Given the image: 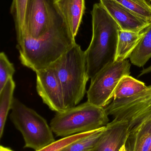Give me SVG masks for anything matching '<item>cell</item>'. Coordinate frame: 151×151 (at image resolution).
<instances>
[{
    "mask_svg": "<svg viewBox=\"0 0 151 151\" xmlns=\"http://www.w3.org/2000/svg\"><path fill=\"white\" fill-rule=\"evenodd\" d=\"M75 38L57 12L52 25L42 37L17 39L20 61L35 72L48 68L76 43Z\"/></svg>",
    "mask_w": 151,
    "mask_h": 151,
    "instance_id": "cell-1",
    "label": "cell"
},
{
    "mask_svg": "<svg viewBox=\"0 0 151 151\" xmlns=\"http://www.w3.org/2000/svg\"><path fill=\"white\" fill-rule=\"evenodd\" d=\"M91 16L92 39L85 51L88 74L90 79L115 61L121 30L117 22L100 3L94 4Z\"/></svg>",
    "mask_w": 151,
    "mask_h": 151,
    "instance_id": "cell-2",
    "label": "cell"
},
{
    "mask_svg": "<svg viewBox=\"0 0 151 151\" xmlns=\"http://www.w3.org/2000/svg\"><path fill=\"white\" fill-rule=\"evenodd\" d=\"M49 66L62 85L66 109L77 106L86 94L90 79L85 51L76 43Z\"/></svg>",
    "mask_w": 151,
    "mask_h": 151,
    "instance_id": "cell-3",
    "label": "cell"
},
{
    "mask_svg": "<svg viewBox=\"0 0 151 151\" xmlns=\"http://www.w3.org/2000/svg\"><path fill=\"white\" fill-rule=\"evenodd\" d=\"M104 107L88 101L56 113L51 121V130L57 136L66 137L98 129L109 123Z\"/></svg>",
    "mask_w": 151,
    "mask_h": 151,
    "instance_id": "cell-4",
    "label": "cell"
},
{
    "mask_svg": "<svg viewBox=\"0 0 151 151\" xmlns=\"http://www.w3.org/2000/svg\"><path fill=\"white\" fill-rule=\"evenodd\" d=\"M11 110L10 119L22 134L25 148L38 151L55 142L50 126L35 111L15 98Z\"/></svg>",
    "mask_w": 151,
    "mask_h": 151,
    "instance_id": "cell-5",
    "label": "cell"
},
{
    "mask_svg": "<svg viewBox=\"0 0 151 151\" xmlns=\"http://www.w3.org/2000/svg\"><path fill=\"white\" fill-rule=\"evenodd\" d=\"M131 65L128 60L114 62L104 67L93 78L87 91V101L105 107L111 102L120 80L130 75Z\"/></svg>",
    "mask_w": 151,
    "mask_h": 151,
    "instance_id": "cell-6",
    "label": "cell"
},
{
    "mask_svg": "<svg viewBox=\"0 0 151 151\" xmlns=\"http://www.w3.org/2000/svg\"><path fill=\"white\" fill-rule=\"evenodd\" d=\"M105 108L114 119L126 121L131 130L151 119V85L134 96L113 100Z\"/></svg>",
    "mask_w": 151,
    "mask_h": 151,
    "instance_id": "cell-7",
    "label": "cell"
},
{
    "mask_svg": "<svg viewBox=\"0 0 151 151\" xmlns=\"http://www.w3.org/2000/svg\"><path fill=\"white\" fill-rule=\"evenodd\" d=\"M57 12L51 0H30L22 36L37 40L42 37L50 28Z\"/></svg>",
    "mask_w": 151,
    "mask_h": 151,
    "instance_id": "cell-8",
    "label": "cell"
},
{
    "mask_svg": "<svg viewBox=\"0 0 151 151\" xmlns=\"http://www.w3.org/2000/svg\"><path fill=\"white\" fill-rule=\"evenodd\" d=\"M35 73L36 91L43 103L56 113L67 110L62 85L53 68L49 66Z\"/></svg>",
    "mask_w": 151,
    "mask_h": 151,
    "instance_id": "cell-9",
    "label": "cell"
},
{
    "mask_svg": "<svg viewBox=\"0 0 151 151\" xmlns=\"http://www.w3.org/2000/svg\"><path fill=\"white\" fill-rule=\"evenodd\" d=\"M100 3L118 25L121 30L139 32L143 31L149 22L113 0H100Z\"/></svg>",
    "mask_w": 151,
    "mask_h": 151,
    "instance_id": "cell-10",
    "label": "cell"
},
{
    "mask_svg": "<svg viewBox=\"0 0 151 151\" xmlns=\"http://www.w3.org/2000/svg\"><path fill=\"white\" fill-rule=\"evenodd\" d=\"M129 132L126 121L113 119L105 126L104 131L91 151H118L126 142Z\"/></svg>",
    "mask_w": 151,
    "mask_h": 151,
    "instance_id": "cell-11",
    "label": "cell"
},
{
    "mask_svg": "<svg viewBox=\"0 0 151 151\" xmlns=\"http://www.w3.org/2000/svg\"><path fill=\"white\" fill-rule=\"evenodd\" d=\"M53 7L76 37L86 10L85 0H51Z\"/></svg>",
    "mask_w": 151,
    "mask_h": 151,
    "instance_id": "cell-12",
    "label": "cell"
},
{
    "mask_svg": "<svg viewBox=\"0 0 151 151\" xmlns=\"http://www.w3.org/2000/svg\"><path fill=\"white\" fill-rule=\"evenodd\" d=\"M151 119L129 130L126 141L127 151H150Z\"/></svg>",
    "mask_w": 151,
    "mask_h": 151,
    "instance_id": "cell-13",
    "label": "cell"
},
{
    "mask_svg": "<svg viewBox=\"0 0 151 151\" xmlns=\"http://www.w3.org/2000/svg\"><path fill=\"white\" fill-rule=\"evenodd\" d=\"M144 34V30L139 32L120 30L114 62H121L130 58Z\"/></svg>",
    "mask_w": 151,
    "mask_h": 151,
    "instance_id": "cell-14",
    "label": "cell"
},
{
    "mask_svg": "<svg viewBox=\"0 0 151 151\" xmlns=\"http://www.w3.org/2000/svg\"><path fill=\"white\" fill-rule=\"evenodd\" d=\"M129 58L132 64L139 67L151 58V22L144 29L143 36Z\"/></svg>",
    "mask_w": 151,
    "mask_h": 151,
    "instance_id": "cell-15",
    "label": "cell"
},
{
    "mask_svg": "<svg viewBox=\"0 0 151 151\" xmlns=\"http://www.w3.org/2000/svg\"><path fill=\"white\" fill-rule=\"evenodd\" d=\"M144 83L130 75L123 76L118 83L113 93V100L123 99L134 96L147 88Z\"/></svg>",
    "mask_w": 151,
    "mask_h": 151,
    "instance_id": "cell-16",
    "label": "cell"
},
{
    "mask_svg": "<svg viewBox=\"0 0 151 151\" xmlns=\"http://www.w3.org/2000/svg\"><path fill=\"white\" fill-rule=\"evenodd\" d=\"M16 83L10 78L0 91V138H1L9 112L11 110Z\"/></svg>",
    "mask_w": 151,
    "mask_h": 151,
    "instance_id": "cell-17",
    "label": "cell"
},
{
    "mask_svg": "<svg viewBox=\"0 0 151 151\" xmlns=\"http://www.w3.org/2000/svg\"><path fill=\"white\" fill-rule=\"evenodd\" d=\"M30 0H12L10 13L15 24L17 38L22 36L25 29V22Z\"/></svg>",
    "mask_w": 151,
    "mask_h": 151,
    "instance_id": "cell-18",
    "label": "cell"
},
{
    "mask_svg": "<svg viewBox=\"0 0 151 151\" xmlns=\"http://www.w3.org/2000/svg\"><path fill=\"white\" fill-rule=\"evenodd\" d=\"M147 22H151V0H113Z\"/></svg>",
    "mask_w": 151,
    "mask_h": 151,
    "instance_id": "cell-19",
    "label": "cell"
},
{
    "mask_svg": "<svg viewBox=\"0 0 151 151\" xmlns=\"http://www.w3.org/2000/svg\"><path fill=\"white\" fill-rule=\"evenodd\" d=\"M105 126L97 129L91 134L79 139L60 151H91L105 129Z\"/></svg>",
    "mask_w": 151,
    "mask_h": 151,
    "instance_id": "cell-20",
    "label": "cell"
},
{
    "mask_svg": "<svg viewBox=\"0 0 151 151\" xmlns=\"http://www.w3.org/2000/svg\"><path fill=\"white\" fill-rule=\"evenodd\" d=\"M96 130V129H95ZM95 130L84 132L63 137L62 139L53 142L41 150L36 151H60L74 142L87 136L94 133Z\"/></svg>",
    "mask_w": 151,
    "mask_h": 151,
    "instance_id": "cell-21",
    "label": "cell"
},
{
    "mask_svg": "<svg viewBox=\"0 0 151 151\" xmlns=\"http://www.w3.org/2000/svg\"><path fill=\"white\" fill-rule=\"evenodd\" d=\"M15 72L14 65L10 62L4 52L0 53V91Z\"/></svg>",
    "mask_w": 151,
    "mask_h": 151,
    "instance_id": "cell-22",
    "label": "cell"
},
{
    "mask_svg": "<svg viewBox=\"0 0 151 151\" xmlns=\"http://www.w3.org/2000/svg\"><path fill=\"white\" fill-rule=\"evenodd\" d=\"M151 73V65H150L148 68L143 69V70L141 71V74L139 75V76H142V75L148 74V73Z\"/></svg>",
    "mask_w": 151,
    "mask_h": 151,
    "instance_id": "cell-23",
    "label": "cell"
},
{
    "mask_svg": "<svg viewBox=\"0 0 151 151\" xmlns=\"http://www.w3.org/2000/svg\"><path fill=\"white\" fill-rule=\"evenodd\" d=\"M0 151H13L11 149H9V148H6V147H4V146H1V145L0 147Z\"/></svg>",
    "mask_w": 151,
    "mask_h": 151,
    "instance_id": "cell-24",
    "label": "cell"
},
{
    "mask_svg": "<svg viewBox=\"0 0 151 151\" xmlns=\"http://www.w3.org/2000/svg\"><path fill=\"white\" fill-rule=\"evenodd\" d=\"M125 143L120 148L119 150L118 151H127L126 149V145Z\"/></svg>",
    "mask_w": 151,
    "mask_h": 151,
    "instance_id": "cell-25",
    "label": "cell"
},
{
    "mask_svg": "<svg viewBox=\"0 0 151 151\" xmlns=\"http://www.w3.org/2000/svg\"><path fill=\"white\" fill-rule=\"evenodd\" d=\"M150 151H151V143H150Z\"/></svg>",
    "mask_w": 151,
    "mask_h": 151,
    "instance_id": "cell-26",
    "label": "cell"
},
{
    "mask_svg": "<svg viewBox=\"0 0 151 151\" xmlns=\"http://www.w3.org/2000/svg\"></svg>",
    "mask_w": 151,
    "mask_h": 151,
    "instance_id": "cell-27",
    "label": "cell"
}]
</instances>
